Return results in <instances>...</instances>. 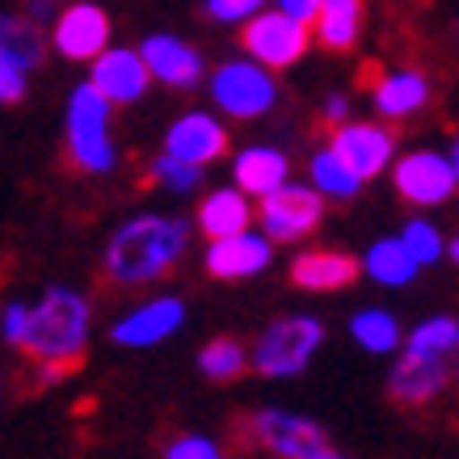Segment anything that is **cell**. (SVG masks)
<instances>
[{"instance_id": "obj_1", "label": "cell", "mask_w": 459, "mask_h": 459, "mask_svg": "<svg viewBox=\"0 0 459 459\" xmlns=\"http://www.w3.org/2000/svg\"><path fill=\"white\" fill-rule=\"evenodd\" d=\"M195 223L178 220V215H131L126 223L114 228L106 240V257H101V274L110 287H152L178 270V262L190 253Z\"/></svg>"}, {"instance_id": "obj_2", "label": "cell", "mask_w": 459, "mask_h": 459, "mask_svg": "<svg viewBox=\"0 0 459 459\" xmlns=\"http://www.w3.org/2000/svg\"><path fill=\"white\" fill-rule=\"evenodd\" d=\"M93 337V304L89 295L64 282L42 287V295L30 304L26 316V337L17 354H26L30 362H59V367H81L84 350Z\"/></svg>"}, {"instance_id": "obj_3", "label": "cell", "mask_w": 459, "mask_h": 459, "mask_svg": "<svg viewBox=\"0 0 459 459\" xmlns=\"http://www.w3.org/2000/svg\"><path fill=\"white\" fill-rule=\"evenodd\" d=\"M110 114H114V106L101 98L89 81L72 89L64 135H68V160L81 169V173L106 178V173L118 169V148H114V135H110Z\"/></svg>"}, {"instance_id": "obj_4", "label": "cell", "mask_w": 459, "mask_h": 459, "mask_svg": "<svg viewBox=\"0 0 459 459\" xmlns=\"http://www.w3.org/2000/svg\"><path fill=\"white\" fill-rule=\"evenodd\" d=\"M325 346V325L316 316H279L265 325L257 342L249 346V371L265 379H295L312 367V359Z\"/></svg>"}, {"instance_id": "obj_5", "label": "cell", "mask_w": 459, "mask_h": 459, "mask_svg": "<svg viewBox=\"0 0 459 459\" xmlns=\"http://www.w3.org/2000/svg\"><path fill=\"white\" fill-rule=\"evenodd\" d=\"M320 220H325V198L312 186H295V181L270 190L253 207V223L270 245H299L316 232Z\"/></svg>"}, {"instance_id": "obj_6", "label": "cell", "mask_w": 459, "mask_h": 459, "mask_svg": "<svg viewBox=\"0 0 459 459\" xmlns=\"http://www.w3.org/2000/svg\"><path fill=\"white\" fill-rule=\"evenodd\" d=\"M245 443L265 451L270 459H304L316 446L329 443V434H325L320 421L304 418V413L265 404V409H253L245 418Z\"/></svg>"}, {"instance_id": "obj_7", "label": "cell", "mask_w": 459, "mask_h": 459, "mask_svg": "<svg viewBox=\"0 0 459 459\" xmlns=\"http://www.w3.org/2000/svg\"><path fill=\"white\" fill-rule=\"evenodd\" d=\"M211 98L228 118H262L265 110H274L279 84H274L270 68L253 64V59H228L211 76Z\"/></svg>"}, {"instance_id": "obj_8", "label": "cell", "mask_w": 459, "mask_h": 459, "mask_svg": "<svg viewBox=\"0 0 459 459\" xmlns=\"http://www.w3.org/2000/svg\"><path fill=\"white\" fill-rule=\"evenodd\" d=\"M181 325H186V299L152 295V299H143V304H135L131 312L114 320L110 342L123 350H152L160 342H169L173 333H181Z\"/></svg>"}, {"instance_id": "obj_9", "label": "cell", "mask_w": 459, "mask_h": 459, "mask_svg": "<svg viewBox=\"0 0 459 459\" xmlns=\"http://www.w3.org/2000/svg\"><path fill=\"white\" fill-rule=\"evenodd\" d=\"M240 42L262 68H291L307 51V26L287 13H253L240 30Z\"/></svg>"}, {"instance_id": "obj_10", "label": "cell", "mask_w": 459, "mask_h": 459, "mask_svg": "<svg viewBox=\"0 0 459 459\" xmlns=\"http://www.w3.org/2000/svg\"><path fill=\"white\" fill-rule=\"evenodd\" d=\"M274 262V245L257 232V228H245V232H232V237L207 240V253H203V265H207L211 279L220 282H245L265 274Z\"/></svg>"}, {"instance_id": "obj_11", "label": "cell", "mask_w": 459, "mask_h": 459, "mask_svg": "<svg viewBox=\"0 0 459 459\" xmlns=\"http://www.w3.org/2000/svg\"><path fill=\"white\" fill-rule=\"evenodd\" d=\"M329 148L342 156V165H346L359 181H371L392 165V156H396V135L379 123H342V126H333Z\"/></svg>"}, {"instance_id": "obj_12", "label": "cell", "mask_w": 459, "mask_h": 459, "mask_svg": "<svg viewBox=\"0 0 459 459\" xmlns=\"http://www.w3.org/2000/svg\"><path fill=\"white\" fill-rule=\"evenodd\" d=\"M392 186H396V195H401L409 207H438V203H446V198L459 190L443 152L401 156V160L392 165Z\"/></svg>"}, {"instance_id": "obj_13", "label": "cell", "mask_w": 459, "mask_h": 459, "mask_svg": "<svg viewBox=\"0 0 459 459\" xmlns=\"http://www.w3.org/2000/svg\"><path fill=\"white\" fill-rule=\"evenodd\" d=\"M51 47H56L64 59H76V64H93V59L110 47V17L101 13L98 4H68L64 13H56V26H51Z\"/></svg>"}, {"instance_id": "obj_14", "label": "cell", "mask_w": 459, "mask_h": 459, "mask_svg": "<svg viewBox=\"0 0 459 459\" xmlns=\"http://www.w3.org/2000/svg\"><path fill=\"white\" fill-rule=\"evenodd\" d=\"M401 359L388 371V396L404 409H421V404L438 401L451 384V362L430 359V354H413V350H396Z\"/></svg>"}, {"instance_id": "obj_15", "label": "cell", "mask_w": 459, "mask_h": 459, "mask_svg": "<svg viewBox=\"0 0 459 459\" xmlns=\"http://www.w3.org/2000/svg\"><path fill=\"white\" fill-rule=\"evenodd\" d=\"M165 152L178 156V160H186V165H195V169H207L228 152V131H223V123L215 118V114L190 110L169 126Z\"/></svg>"}, {"instance_id": "obj_16", "label": "cell", "mask_w": 459, "mask_h": 459, "mask_svg": "<svg viewBox=\"0 0 459 459\" xmlns=\"http://www.w3.org/2000/svg\"><path fill=\"white\" fill-rule=\"evenodd\" d=\"M89 84H93L110 106H131V101H140L143 93H148L152 76H148V68H143L140 51L106 47V51L93 59V76H89Z\"/></svg>"}, {"instance_id": "obj_17", "label": "cell", "mask_w": 459, "mask_h": 459, "mask_svg": "<svg viewBox=\"0 0 459 459\" xmlns=\"http://www.w3.org/2000/svg\"><path fill=\"white\" fill-rule=\"evenodd\" d=\"M359 257L342 249H304L291 262V282L299 291L325 295V291H346L359 282Z\"/></svg>"}, {"instance_id": "obj_18", "label": "cell", "mask_w": 459, "mask_h": 459, "mask_svg": "<svg viewBox=\"0 0 459 459\" xmlns=\"http://www.w3.org/2000/svg\"><path fill=\"white\" fill-rule=\"evenodd\" d=\"M140 59L152 81H165L169 89H195L203 81V56L195 47H186L173 34H152L140 47Z\"/></svg>"}, {"instance_id": "obj_19", "label": "cell", "mask_w": 459, "mask_h": 459, "mask_svg": "<svg viewBox=\"0 0 459 459\" xmlns=\"http://www.w3.org/2000/svg\"><path fill=\"white\" fill-rule=\"evenodd\" d=\"M362 84H371V93H376V110L384 118H409V114H418L426 101H430V84L421 72H388V76H376V68L362 72Z\"/></svg>"}, {"instance_id": "obj_20", "label": "cell", "mask_w": 459, "mask_h": 459, "mask_svg": "<svg viewBox=\"0 0 459 459\" xmlns=\"http://www.w3.org/2000/svg\"><path fill=\"white\" fill-rule=\"evenodd\" d=\"M232 178H237V190L249 198H265L270 190L287 186L291 178V160L279 152V148H245V152L232 160Z\"/></svg>"}, {"instance_id": "obj_21", "label": "cell", "mask_w": 459, "mask_h": 459, "mask_svg": "<svg viewBox=\"0 0 459 459\" xmlns=\"http://www.w3.org/2000/svg\"><path fill=\"white\" fill-rule=\"evenodd\" d=\"M198 232L207 240H220V237H232V232H245L253 228V198L223 186V190H211L203 203H198Z\"/></svg>"}, {"instance_id": "obj_22", "label": "cell", "mask_w": 459, "mask_h": 459, "mask_svg": "<svg viewBox=\"0 0 459 459\" xmlns=\"http://www.w3.org/2000/svg\"><path fill=\"white\" fill-rule=\"evenodd\" d=\"M359 270L371 282H379V287H409V282L421 274V265L404 253V245L396 237L376 240V245L367 249V257L359 262Z\"/></svg>"}, {"instance_id": "obj_23", "label": "cell", "mask_w": 459, "mask_h": 459, "mask_svg": "<svg viewBox=\"0 0 459 459\" xmlns=\"http://www.w3.org/2000/svg\"><path fill=\"white\" fill-rule=\"evenodd\" d=\"M350 337H354L367 354H379V359H388V354H396V350L404 346L401 320L392 316L388 307H359V312L350 316Z\"/></svg>"}, {"instance_id": "obj_24", "label": "cell", "mask_w": 459, "mask_h": 459, "mask_svg": "<svg viewBox=\"0 0 459 459\" xmlns=\"http://www.w3.org/2000/svg\"><path fill=\"white\" fill-rule=\"evenodd\" d=\"M359 22H362V0H320L316 39L329 51H350L354 39H359Z\"/></svg>"}, {"instance_id": "obj_25", "label": "cell", "mask_w": 459, "mask_h": 459, "mask_svg": "<svg viewBox=\"0 0 459 459\" xmlns=\"http://www.w3.org/2000/svg\"><path fill=\"white\" fill-rule=\"evenodd\" d=\"M198 371L211 384H237L249 371V346L240 337H211L207 346L198 350Z\"/></svg>"}, {"instance_id": "obj_26", "label": "cell", "mask_w": 459, "mask_h": 459, "mask_svg": "<svg viewBox=\"0 0 459 459\" xmlns=\"http://www.w3.org/2000/svg\"><path fill=\"white\" fill-rule=\"evenodd\" d=\"M0 51H9L22 68L34 72L42 64V56H47L39 22H30L26 13H0Z\"/></svg>"}, {"instance_id": "obj_27", "label": "cell", "mask_w": 459, "mask_h": 459, "mask_svg": "<svg viewBox=\"0 0 459 459\" xmlns=\"http://www.w3.org/2000/svg\"><path fill=\"white\" fill-rule=\"evenodd\" d=\"M413 354H430V359H455L459 354V320L455 316H426L404 333V346Z\"/></svg>"}, {"instance_id": "obj_28", "label": "cell", "mask_w": 459, "mask_h": 459, "mask_svg": "<svg viewBox=\"0 0 459 459\" xmlns=\"http://www.w3.org/2000/svg\"><path fill=\"white\" fill-rule=\"evenodd\" d=\"M307 178H312V190L320 198H354L362 190V181L342 165V156L333 148H320L312 156V165H307Z\"/></svg>"}, {"instance_id": "obj_29", "label": "cell", "mask_w": 459, "mask_h": 459, "mask_svg": "<svg viewBox=\"0 0 459 459\" xmlns=\"http://www.w3.org/2000/svg\"><path fill=\"white\" fill-rule=\"evenodd\" d=\"M396 240H401L404 253H409L421 270L434 265L438 257H446V240H443V232H438V223H430V220H409Z\"/></svg>"}, {"instance_id": "obj_30", "label": "cell", "mask_w": 459, "mask_h": 459, "mask_svg": "<svg viewBox=\"0 0 459 459\" xmlns=\"http://www.w3.org/2000/svg\"><path fill=\"white\" fill-rule=\"evenodd\" d=\"M148 178H152V186H160V190H169V195H195L198 181H203V169L186 165V160H178V156L160 152L148 165Z\"/></svg>"}, {"instance_id": "obj_31", "label": "cell", "mask_w": 459, "mask_h": 459, "mask_svg": "<svg viewBox=\"0 0 459 459\" xmlns=\"http://www.w3.org/2000/svg\"><path fill=\"white\" fill-rule=\"evenodd\" d=\"M165 459H228V451H223L211 434H173L165 443Z\"/></svg>"}, {"instance_id": "obj_32", "label": "cell", "mask_w": 459, "mask_h": 459, "mask_svg": "<svg viewBox=\"0 0 459 459\" xmlns=\"http://www.w3.org/2000/svg\"><path fill=\"white\" fill-rule=\"evenodd\" d=\"M26 76L30 72L9 51H0V106H17L26 98Z\"/></svg>"}, {"instance_id": "obj_33", "label": "cell", "mask_w": 459, "mask_h": 459, "mask_svg": "<svg viewBox=\"0 0 459 459\" xmlns=\"http://www.w3.org/2000/svg\"><path fill=\"white\" fill-rule=\"evenodd\" d=\"M26 316H30V299H4L0 304V337H4V346H22V337H26Z\"/></svg>"}, {"instance_id": "obj_34", "label": "cell", "mask_w": 459, "mask_h": 459, "mask_svg": "<svg viewBox=\"0 0 459 459\" xmlns=\"http://www.w3.org/2000/svg\"><path fill=\"white\" fill-rule=\"evenodd\" d=\"M265 0H207V9L215 22H249L253 13H262Z\"/></svg>"}, {"instance_id": "obj_35", "label": "cell", "mask_w": 459, "mask_h": 459, "mask_svg": "<svg viewBox=\"0 0 459 459\" xmlns=\"http://www.w3.org/2000/svg\"><path fill=\"white\" fill-rule=\"evenodd\" d=\"M279 13H287V17H295V22H316V13H320V0H279Z\"/></svg>"}, {"instance_id": "obj_36", "label": "cell", "mask_w": 459, "mask_h": 459, "mask_svg": "<svg viewBox=\"0 0 459 459\" xmlns=\"http://www.w3.org/2000/svg\"><path fill=\"white\" fill-rule=\"evenodd\" d=\"M320 114H325V123L342 126V123H350V101H346V98H329Z\"/></svg>"}, {"instance_id": "obj_37", "label": "cell", "mask_w": 459, "mask_h": 459, "mask_svg": "<svg viewBox=\"0 0 459 459\" xmlns=\"http://www.w3.org/2000/svg\"><path fill=\"white\" fill-rule=\"evenodd\" d=\"M26 17L42 26L47 17H56V0H26Z\"/></svg>"}, {"instance_id": "obj_38", "label": "cell", "mask_w": 459, "mask_h": 459, "mask_svg": "<svg viewBox=\"0 0 459 459\" xmlns=\"http://www.w3.org/2000/svg\"><path fill=\"white\" fill-rule=\"evenodd\" d=\"M304 459H346V455H342L333 443H325V446H316V451H312V455H304Z\"/></svg>"}, {"instance_id": "obj_39", "label": "cell", "mask_w": 459, "mask_h": 459, "mask_svg": "<svg viewBox=\"0 0 459 459\" xmlns=\"http://www.w3.org/2000/svg\"><path fill=\"white\" fill-rule=\"evenodd\" d=\"M446 165H451V178H455V186H459V135H455V143H451V152H446Z\"/></svg>"}, {"instance_id": "obj_40", "label": "cell", "mask_w": 459, "mask_h": 459, "mask_svg": "<svg viewBox=\"0 0 459 459\" xmlns=\"http://www.w3.org/2000/svg\"><path fill=\"white\" fill-rule=\"evenodd\" d=\"M446 257H451V262H455V265H459V237H455V240H451V245H446Z\"/></svg>"}]
</instances>
